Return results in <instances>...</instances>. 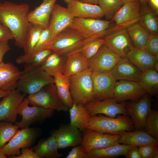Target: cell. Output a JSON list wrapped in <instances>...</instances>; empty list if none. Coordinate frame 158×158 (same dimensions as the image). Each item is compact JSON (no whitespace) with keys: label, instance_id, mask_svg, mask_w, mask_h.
<instances>
[{"label":"cell","instance_id":"cell-45","mask_svg":"<svg viewBox=\"0 0 158 158\" xmlns=\"http://www.w3.org/2000/svg\"><path fill=\"white\" fill-rule=\"evenodd\" d=\"M66 158H87L85 153L80 145L74 146Z\"/></svg>","mask_w":158,"mask_h":158},{"label":"cell","instance_id":"cell-19","mask_svg":"<svg viewBox=\"0 0 158 158\" xmlns=\"http://www.w3.org/2000/svg\"><path fill=\"white\" fill-rule=\"evenodd\" d=\"M74 18L67 8L56 3L54 4L48 26L52 32L51 41L57 35L69 28Z\"/></svg>","mask_w":158,"mask_h":158},{"label":"cell","instance_id":"cell-28","mask_svg":"<svg viewBox=\"0 0 158 158\" xmlns=\"http://www.w3.org/2000/svg\"><path fill=\"white\" fill-rule=\"evenodd\" d=\"M32 148L40 158H58L63 156V154L59 152L56 140L51 135L40 140Z\"/></svg>","mask_w":158,"mask_h":158},{"label":"cell","instance_id":"cell-56","mask_svg":"<svg viewBox=\"0 0 158 158\" xmlns=\"http://www.w3.org/2000/svg\"><path fill=\"white\" fill-rule=\"evenodd\" d=\"M71 1V0H64V2L66 4H68Z\"/></svg>","mask_w":158,"mask_h":158},{"label":"cell","instance_id":"cell-49","mask_svg":"<svg viewBox=\"0 0 158 158\" xmlns=\"http://www.w3.org/2000/svg\"><path fill=\"white\" fill-rule=\"evenodd\" d=\"M124 155L126 158H141L138 147H131Z\"/></svg>","mask_w":158,"mask_h":158},{"label":"cell","instance_id":"cell-37","mask_svg":"<svg viewBox=\"0 0 158 158\" xmlns=\"http://www.w3.org/2000/svg\"><path fill=\"white\" fill-rule=\"evenodd\" d=\"M44 28L37 25L29 22L28 31L23 49L25 54L32 51L37 44Z\"/></svg>","mask_w":158,"mask_h":158},{"label":"cell","instance_id":"cell-33","mask_svg":"<svg viewBox=\"0 0 158 158\" xmlns=\"http://www.w3.org/2000/svg\"><path fill=\"white\" fill-rule=\"evenodd\" d=\"M138 83L149 95H157L158 92V71L152 69L142 72Z\"/></svg>","mask_w":158,"mask_h":158},{"label":"cell","instance_id":"cell-55","mask_svg":"<svg viewBox=\"0 0 158 158\" xmlns=\"http://www.w3.org/2000/svg\"><path fill=\"white\" fill-rule=\"evenodd\" d=\"M7 156L0 152V158H6Z\"/></svg>","mask_w":158,"mask_h":158},{"label":"cell","instance_id":"cell-16","mask_svg":"<svg viewBox=\"0 0 158 158\" xmlns=\"http://www.w3.org/2000/svg\"><path fill=\"white\" fill-rule=\"evenodd\" d=\"M126 102H117L113 98L101 101L94 100L84 105L91 116L102 114L112 118L118 114L128 115Z\"/></svg>","mask_w":158,"mask_h":158},{"label":"cell","instance_id":"cell-20","mask_svg":"<svg viewBox=\"0 0 158 158\" xmlns=\"http://www.w3.org/2000/svg\"><path fill=\"white\" fill-rule=\"evenodd\" d=\"M51 135L56 139L59 149H63L81 144L82 133L70 124L63 125L53 131Z\"/></svg>","mask_w":158,"mask_h":158},{"label":"cell","instance_id":"cell-30","mask_svg":"<svg viewBox=\"0 0 158 158\" xmlns=\"http://www.w3.org/2000/svg\"><path fill=\"white\" fill-rule=\"evenodd\" d=\"M157 15L147 4H141L138 23L150 35H158Z\"/></svg>","mask_w":158,"mask_h":158},{"label":"cell","instance_id":"cell-9","mask_svg":"<svg viewBox=\"0 0 158 158\" xmlns=\"http://www.w3.org/2000/svg\"><path fill=\"white\" fill-rule=\"evenodd\" d=\"M29 104L27 97L25 98L19 106L18 114L22 118L14 124L18 128H29L32 124L50 118L53 114L54 110L52 109L35 106L30 107Z\"/></svg>","mask_w":158,"mask_h":158},{"label":"cell","instance_id":"cell-34","mask_svg":"<svg viewBox=\"0 0 158 158\" xmlns=\"http://www.w3.org/2000/svg\"><path fill=\"white\" fill-rule=\"evenodd\" d=\"M66 56L52 51L41 65V68L53 76L58 72L62 73Z\"/></svg>","mask_w":158,"mask_h":158},{"label":"cell","instance_id":"cell-2","mask_svg":"<svg viewBox=\"0 0 158 158\" xmlns=\"http://www.w3.org/2000/svg\"><path fill=\"white\" fill-rule=\"evenodd\" d=\"M25 65L17 84L16 89L20 92L31 95L45 85L54 83L53 77L44 70L41 66Z\"/></svg>","mask_w":158,"mask_h":158},{"label":"cell","instance_id":"cell-5","mask_svg":"<svg viewBox=\"0 0 158 158\" xmlns=\"http://www.w3.org/2000/svg\"><path fill=\"white\" fill-rule=\"evenodd\" d=\"M92 73L88 68L69 77L71 94L73 102L75 103L84 105L95 100Z\"/></svg>","mask_w":158,"mask_h":158},{"label":"cell","instance_id":"cell-44","mask_svg":"<svg viewBox=\"0 0 158 158\" xmlns=\"http://www.w3.org/2000/svg\"><path fill=\"white\" fill-rule=\"evenodd\" d=\"M145 49L152 56L158 58V35H150Z\"/></svg>","mask_w":158,"mask_h":158},{"label":"cell","instance_id":"cell-23","mask_svg":"<svg viewBox=\"0 0 158 158\" xmlns=\"http://www.w3.org/2000/svg\"><path fill=\"white\" fill-rule=\"evenodd\" d=\"M57 1L42 0L39 6L28 12L27 19L28 22L44 28L48 27L51 13Z\"/></svg>","mask_w":158,"mask_h":158},{"label":"cell","instance_id":"cell-39","mask_svg":"<svg viewBox=\"0 0 158 158\" xmlns=\"http://www.w3.org/2000/svg\"><path fill=\"white\" fill-rule=\"evenodd\" d=\"M18 128L12 123L0 122V149L9 141L18 130Z\"/></svg>","mask_w":158,"mask_h":158},{"label":"cell","instance_id":"cell-4","mask_svg":"<svg viewBox=\"0 0 158 158\" xmlns=\"http://www.w3.org/2000/svg\"><path fill=\"white\" fill-rule=\"evenodd\" d=\"M86 41L85 39L78 31L68 28L53 38L48 49L66 56L80 51Z\"/></svg>","mask_w":158,"mask_h":158},{"label":"cell","instance_id":"cell-10","mask_svg":"<svg viewBox=\"0 0 158 158\" xmlns=\"http://www.w3.org/2000/svg\"><path fill=\"white\" fill-rule=\"evenodd\" d=\"M141 4L138 0L123 4L111 20L115 25L110 27L108 33L118 30L126 29L138 23L140 17Z\"/></svg>","mask_w":158,"mask_h":158},{"label":"cell","instance_id":"cell-31","mask_svg":"<svg viewBox=\"0 0 158 158\" xmlns=\"http://www.w3.org/2000/svg\"><path fill=\"white\" fill-rule=\"evenodd\" d=\"M131 147L118 143L103 148L92 150L87 153V158H110L124 155Z\"/></svg>","mask_w":158,"mask_h":158},{"label":"cell","instance_id":"cell-38","mask_svg":"<svg viewBox=\"0 0 158 158\" xmlns=\"http://www.w3.org/2000/svg\"><path fill=\"white\" fill-rule=\"evenodd\" d=\"M123 4L121 0H98V3L107 20H111Z\"/></svg>","mask_w":158,"mask_h":158},{"label":"cell","instance_id":"cell-41","mask_svg":"<svg viewBox=\"0 0 158 158\" xmlns=\"http://www.w3.org/2000/svg\"><path fill=\"white\" fill-rule=\"evenodd\" d=\"M104 44V38H99L90 41L85 43L80 52L88 60L96 54Z\"/></svg>","mask_w":158,"mask_h":158},{"label":"cell","instance_id":"cell-22","mask_svg":"<svg viewBox=\"0 0 158 158\" xmlns=\"http://www.w3.org/2000/svg\"><path fill=\"white\" fill-rule=\"evenodd\" d=\"M67 5V8L74 18L100 19L104 16L101 8L97 5L71 0Z\"/></svg>","mask_w":158,"mask_h":158},{"label":"cell","instance_id":"cell-36","mask_svg":"<svg viewBox=\"0 0 158 158\" xmlns=\"http://www.w3.org/2000/svg\"><path fill=\"white\" fill-rule=\"evenodd\" d=\"M52 51L46 49L35 53H30L20 55L16 59L18 64H28L41 66Z\"/></svg>","mask_w":158,"mask_h":158},{"label":"cell","instance_id":"cell-21","mask_svg":"<svg viewBox=\"0 0 158 158\" xmlns=\"http://www.w3.org/2000/svg\"><path fill=\"white\" fill-rule=\"evenodd\" d=\"M142 72L126 58H122L110 73L116 81L127 80L138 82Z\"/></svg>","mask_w":158,"mask_h":158},{"label":"cell","instance_id":"cell-25","mask_svg":"<svg viewBox=\"0 0 158 158\" xmlns=\"http://www.w3.org/2000/svg\"><path fill=\"white\" fill-rule=\"evenodd\" d=\"M22 71L14 64L0 63V89L10 91L16 88Z\"/></svg>","mask_w":158,"mask_h":158},{"label":"cell","instance_id":"cell-11","mask_svg":"<svg viewBox=\"0 0 158 158\" xmlns=\"http://www.w3.org/2000/svg\"><path fill=\"white\" fill-rule=\"evenodd\" d=\"M122 58L104 44L88 60V68L92 72H110Z\"/></svg>","mask_w":158,"mask_h":158},{"label":"cell","instance_id":"cell-6","mask_svg":"<svg viewBox=\"0 0 158 158\" xmlns=\"http://www.w3.org/2000/svg\"><path fill=\"white\" fill-rule=\"evenodd\" d=\"M111 20L95 18H74L69 27L79 32L86 39V42L99 38H104L110 28Z\"/></svg>","mask_w":158,"mask_h":158},{"label":"cell","instance_id":"cell-43","mask_svg":"<svg viewBox=\"0 0 158 158\" xmlns=\"http://www.w3.org/2000/svg\"><path fill=\"white\" fill-rule=\"evenodd\" d=\"M158 145L157 142L139 147L138 150L141 158H158Z\"/></svg>","mask_w":158,"mask_h":158},{"label":"cell","instance_id":"cell-14","mask_svg":"<svg viewBox=\"0 0 158 158\" xmlns=\"http://www.w3.org/2000/svg\"><path fill=\"white\" fill-rule=\"evenodd\" d=\"M91 77L95 100L101 101L113 98L116 80L110 72H92Z\"/></svg>","mask_w":158,"mask_h":158},{"label":"cell","instance_id":"cell-13","mask_svg":"<svg viewBox=\"0 0 158 158\" xmlns=\"http://www.w3.org/2000/svg\"><path fill=\"white\" fill-rule=\"evenodd\" d=\"M82 139L80 144L87 153L96 149L104 148L118 144L119 135L103 133L86 129L82 132Z\"/></svg>","mask_w":158,"mask_h":158},{"label":"cell","instance_id":"cell-26","mask_svg":"<svg viewBox=\"0 0 158 158\" xmlns=\"http://www.w3.org/2000/svg\"><path fill=\"white\" fill-rule=\"evenodd\" d=\"M118 143L131 147H139L146 144L158 142L144 130H137L133 131H124L119 134Z\"/></svg>","mask_w":158,"mask_h":158},{"label":"cell","instance_id":"cell-48","mask_svg":"<svg viewBox=\"0 0 158 158\" xmlns=\"http://www.w3.org/2000/svg\"><path fill=\"white\" fill-rule=\"evenodd\" d=\"M11 49L8 41L0 42V63L3 62L4 55Z\"/></svg>","mask_w":158,"mask_h":158},{"label":"cell","instance_id":"cell-8","mask_svg":"<svg viewBox=\"0 0 158 158\" xmlns=\"http://www.w3.org/2000/svg\"><path fill=\"white\" fill-rule=\"evenodd\" d=\"M37 135V131L34 128L18 130L9 141L0 149V152L8 157L19 155L21 154L20 149L31 146Z\"/></svg>","mask_w":158,"mask_h":158},{"label":"cell","instance_id":"cell-27","mask_svg":"<svg viewBox=\"0 0 158 158\" xmlns=\"http://www.w3.org/2000/svg\"><path fill=\"white\" fill-rule=\"evenodd\" d=\"M88 60L77 52L66 56L62 72L64 75L69 77L88 68Z\"/></svg>","mask_w":158,"mask_h":158},{"label":"cell","instance_id":"cell-46","mask_svg":"<svg viewBox=\"0 0 158 158\" xmlns=\"http://www.w3.org/2000/svg\"><path fill=\"white\" fill-rule=\"evenodd\" d=\"M29 147L23 148L21 149V154L18 156H11L9 157L10 158H40L32 147Z\"/></svg>","mask_w":158,"mask_h":158},{"label":"cell","instance_id":"cell-51","mask_svg":"<svg viewBox=\"0 0 158 158\" xmlns=\"http://www.w3.org/2000/svg\"><path fill=\"white\" fill-rule=\"evenodd\" d=\"M79 1L87 4L98 5V0H76Z\"/></svg>","mask_w":158,"mask_h":158},{"label":"cell","instance_id":"cell-32","mask_svg":"<svg viewBox=\"0 0 158 158\" xmlns=\"http://www.w3.org/2000/svg\"><path fill=\"white\" fill-rule=\"evenodd\" d=\"M54 83L59 96L69 109L73 103L70 89L69 78L61 72H58L53 75Z\"/></svg>","mask_w":158,"mask_h":158},{"label":"cell","instance_id":"cell-24","mask_svg":"<svg viewBox=\"0 0 158 158\" xmlns=\"http://www.w3.org/2000/svg\"><path fill=\"white\" fill-rule=\"evenodd\" d=\"M126 58L142 72L152 69L158 71V58L144 49L134 47Z\"/></svg>","mask_w":158,"mask_h":158},{"label":"cell","instance_id":"cell-12","mask_svg":"<svg viewBox=\"0 0 158 158\" xmlns=\"http://www.w3.org/2000/svg\"><path fill=\"white\" fill-rule=\"evenodd\" d=\"M152 102L150 95L146 93L137 101L126 103L125 108L136 130L144 129Z\"/></svg>","mask_w":158,"mask_h":158},{"label":"cell","instance_id":"cell-15","mask_svg":"<svg viewBox=\"0 0 158 158\" xmlns=\"http://www.w3.org/2000/svg\"><path fill=\"white\" fill-rule=\"evenodd\" d=\"M104 39V44L122 58H126L134 47L126 29L109 32Z\"/></svg>","mask_w":158,"mask_h":158},{"label":"cell","instance_id":"cell-17","mask_svg":"<svg viewBox=\"0 0 158 158\" xmlns=\"http://www.w3.org/2000/svg\"><path fill=\"white\" fill-rule=\"evenodd\" d=\"M21 92L17 89L11 91L0 101V122H16L19 106L26 95Z\"/></svg>","mask_w":158,"mask_h":158},{"label":"cell","instance_id":"cell-42","mask_svg":"<svg viewBox=\"0 0 158 158\" xmlns=\"http://www.w3.org/2000/svg\"><path fill=\"white\" fill-rule=\"evenodd\" d=\"M51 37L52 32L50 28L48 27L44 28L37 44L32 51L30 53H35L48 49L51 41Z\"/></svg>","mask_w":158,"mask_h":158},{"label":"cell","instance_id":"cell-18","mask_svg":"<svg viewBox=\"0 0 158 158\" xmlns=\"http://www.w3.org/2000/svg\"><path fill=\"white\" fill-rule=\"evenodd\" d=\"M146 93L138 82L127 80L116 81L114 92V97L118 102L127 100L136 101Z\"/></svg>","mask_w":158,"mask_h":158},{"label":"cell","instance_id":"cell-54","mask_svg":"<svg viewBox=\"0 0 158 158\" xmlns=\"http://www.w3.org/2000/svg\"><path fill=\"white\" fill-rule=\"evenodd\" d=\"M141 5H144L147 4V0H138Z\"/></svg>","mask_w":158,"mask_h":158},{"label":"cell","instance_id":"cell-53","mask_svg":"<svg viewBox=\"0 0 158 158\" xmlns=\"http://www.w3.org/2000/svg\"><path fill=\"white\" fill-rule=\"evenodd\" d=\"M123 4L127 3L133 2L138 1V0H121ZM139 1V0H138Z\"/></svg>","mask_w":158,"mask_h":158},{"label":"cell","instance_id":"cell-52","mask_svg":"<svg viewBox=\"0 0 158 158\" xmlns=\"http://www.w3.org/2000/svg\"><path fill=\"white\" fill-rule=\"evenodd\" d=\"M10 91H6L0 89V99L5 96L7 95Z\"/></svg>","mask_w":158,"mask_h":158},{"label":"cell","instance_id":"cell-3","mask_svg":"<svg viewBox=\"0 0 158 158\" xmlns=\"http://www.w3.org/2000/svg\"><path fill=\"white\" fill-rule=\"evenodd\" d=\"M90 116L86 129L103 133L119 135L124 131H130L134 128L128 115L119 114L114 118L98 114Z\"/></svg>","mask_w":158,"mask_h":158},{"label":"cell","instance_id":"cell-47","mask_svg":"<svg viewBox=\"0 0 158 158\" xmlns=\"http://www.w3.org/2000/svg\"><path fill=\"white\" fill-rule=\"evenodd\" d=\"M13 39L10 30L0 21V42Z\"/></svg>","mask_w":158,"mask_h":158},{"label":"cell","instance_id":"cell-50","mask_svg":"<svg viewBox=\"0 0 158 158\" xmlns=\"http://www.w3.org/2000/svg\"><path fill=\"white\" fill-rule=\"evenodd\" d=\"M147 4L157 15L158 14V0H147Z\"/></svg>","mask_w":158,"mask_h":158},{"label":"cell","instance_id":"cell-35","mask_svg":"<svg viewBox=\"0 0 158 158\" xmlns=\"http://www.w3.org/2000/svg\"><path fill=\"white\" fill-rule=\"evenodd\" d=\"M126 30L134 46L145 49L149 33L138 23L129 27Z\"/></svg>","mask_w":158,"mask_h":158},{"label":"cell","instance_id":"cell-1","mask_svg":"<svg viewBox=\"0 0 158 158\" xmlns=\"http://www.w3.org/2000/svg\"><path fill=\"white\" fill-rule=\"evenodd\" d=\"M30 6L8 1L0 4V21L11 31L15 45L23 48L28 28L27 15Z\"/></svg>","mask_w":158,"mask_h":158},{"label":"cell","instance_id":"cell-29","mask_svg":"<svg viewBox=\"0 0 158 158\" xmlns=\"http://www.w3.org/2000/svg\"><path fill=\"white\" fill-rule=\"evenodd\" d=\"M68 110L70 118V124L82 132L86 129L91 116L88 111L84 105L74 102Z\"/></svg>","mask_w":158,"mask_h":158},{"label":"cell","instance_id":"cell-40","mask_svg":"<svg viewBox=\"0 0 158 158\" xmlns=\"http://www.w3.org/2000/svg\"><path fill=\"white\" fill-rule=\"evenodd\" d=\"M144 130L155 138H158V111L150 109L147 116Z\"/></svg>","mask_w":158,"mask_h":158},{"label":"cell","instance_id":"cell-7","mask_svg":"<svg viewBox=\"0 0 158 158\" xmlns=\"http://www.w3.org/2000/svg\"><path fill=\"white\" fill-rule=\"evenodd\" d=\"M29 104L58 111H66L69 109L62 100L54 83L48 84L38 91L29 95Z\"/></svg>","mask_w":158,"mask_h":158}]
</instances>
